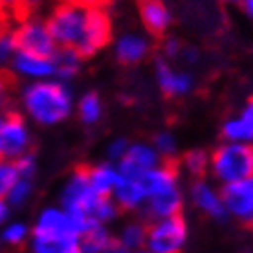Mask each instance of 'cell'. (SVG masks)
Here are the masks:
<instances>
[{
    "mask_svg": "<svg viewBox=\"0 0 253 253\" xmlns=\"http://www.w3.org/2000/svg\"><path fill=\"white\" fill-rule=\"evenodd\" d=\"M55 61V79L63 83H70L83 68V57L77 48H59L57 53L53 55Z\"/></svg>",
    "mask_w": 253,
    "mask_h": 253,
    "instance_id": "22",
    "label": "cell"
},
{
    "mask_svg": "<svg viewBox=\"0 0 253 253\" xmlns=\"http://www.w3.org/2000/svg\"><path fill=\"white\" fill-rule=\"evenodd\" d=\"M88 178L94 191L101 196H112L118 185L123 180L118 164L112 162H103V164H95L88 167Z\"/></svg>",
    "mask_w": 253,
    "mask_h": 253,
    "instance_id": "18",
    "label": "cell"
},
{
    "mask_svg": "<svg viewBox=\"0 0 253 253\" xmlns=\"http://www.w3.org/2000/svg\"><path fill=\"white\" fill-rule=\"evenodd\" d=\"M114 202L121 211H138L145 208L147 204V191L143 185V180H134V178H123L118 189L114 191Z\"/></svg>",
    "mask_w": 253,
    "mask_h": 253,
    "instance_id": "19",
    "label": "cell"
},
{
    "mask_svg": "<svg viewBox=\"0 0 253 253\" xmlns=\"http://www.w3.org/2000/svg\"><path fill=\"white\" fill-rule=\"evenodd\" d=\"M152 145L156 147V151L160 152V156L165 160L174 158L178 152V141H176V138H174V134L169 132V130H164V132L156 134Z\"/></svg>",
    "mask_w": 253,
    "mask_h": 253,
    "instance_id": "30",
    "label": "cell"
},
{
    "mask_svg": "<svg viewBox=\"0 0 253 253\" xmlns=\"http://www.w3.org/2000/svg\"><path fill=\"white\" fill-rule=\"evenodd\" d=\"M143 185H145V191H147V200H149L151 196L162 195V193L182 189V187H180L178 171L171 164H160L156 169H152V171L143 178Z\"/></svg>",
    "mask_w": 253,
    "mask_h": 253,
    "instance_id": "20",
    "label": "cell"
},
{
    "mask_svg": "<svg viewBox=\"0 0 253 253\" xmlns=\"http://www.w3.org/2000/svg\"><path fill=\"white\" fill-rule=\"evenodd\" d=\"M229 216L244 224H253V176L222 187Z\"/></svg>",
    "mask_w": 253,
    "mask_h": 253,
    "instance_id": "13",
    "label": "cell"
},
{
    "mask_svg": "<svg viewBox=\"0 0 253 253\" xmlns=\"http://www.w3.org/2000/svg\"><path fill=\"white\" fill-rule=\"evenodd\" d=\"M130 149V141L126 138H114L107 145V162L120 164L121 160L126 156V152Z\"/></svg>",
    "mask_w": 253,
    "mask_h": 253,
    "instance_id": "33",
    "label": "cell"
},
{
    "mask_svg": "<svg viewBox=\"0 0 253 253\" xmlns=\"http://www.w3.org/2000/svg\"><path fill=\"white\" fill-rule=\"evenodd\" d=\"M154 79L160 92L167 97H184L195 88V77L191 72L174 68L169 59H154Z\"/></svg>",
    "mask_w": 253,
    "mask_h": 253,
    "instance_id": "10",
    "label": "cell"
},
{
    "mask_svg": "<svg viewBox=\"0 0 253 253\" xmlns=\"http://www.w3.org/2000/svg\"><path fill=\"white\" fill-rule=\"evenodd\" d=\"M189 200L198 211L215 220H226L229 216L222 196V187H216L206 178L193 180V184L189 185Z\"/></svg>",
    "mask_w": 253,
    "mask_h": 253,
    "instance_id": "11",
    "label": "cell"
},
{
    "mask_svg": "<svg viewBox=\"0 0 253 253\" xmlns=\"http://www.w3.org/2000/svg\"><path fill=\"white\" fill-rule=\"evenodd\" d=\"M33 195V180H28V178H20L17 184L13 185L11 189L7 191L6 195L2 196L11 208H20L24 206Z\"/></svg>",
    "mask_w": 253,
    "mask_h": 253,
    "instance_id": "29",
    "label": "cell"
},
{
    "mask_svg": "<svg viewBox=\"0 0 253 253\" xmlns=\"http://www.w3.org/2000/svg\"><path fill=\"white\" fill-rule=\"evenodd\" d=\"M189 237L187 222L182 215L152 220L145 248L151 253H182Z\"/></svg>",
    "mask_w": 253,
    "mask_h": 253,
    "instance_id": "5",
    "label": "cell"
},
{
    "mask_svg": "<svg viewBox=\"0 0 253 253\" xmlns=\"http://www.w3.org/2000/svg\"><path fill=\"white\" fill-rule=\"evenodd\" d=\"M77 231L76 224L63 206H46L39 211L33 222L32 235H68Z\"/></svg>",
    "mask_w": 253,
    "mask_h": 253,
    "instance_id": "15",
    "label": "cell"
},
{
    "mask_svg": "<svg viewBox=\"0 0 253 253\" xmlns=\"http://www.w3.org/2000/svg\"><path fill=\"white\" fill-rule=\"evenodd\" d=\"M17 51H19L17 37H15L13 30H6L0 37V59H2V63H9Z\"/></svg>",
    "mask_w": 253,
    "mask_h": 253,
    "instance_id": "32",
    "label": "cell"
},
{
    "mask_svg": "<svg viewBox=\"0 0 253 253\" xmlns=\"http://www.w3.org/2000/svg\"><path fill=\"white\" fill-rule=\"evenodd\" d=\"M182 59H185V63L195 66L198 61H200V51L196 50L195 46H185L184 53H182Z\"/></svg>",
    "mask_w": 253,
    "mask_h": 253,
    "instance_id": "36",
    "label": "cell"
},
{
    "mask_svg": "<svg viewBox=\"0 0 253 253\" xmlns=\"http://www.w3.org/2000/svg\"><path fill=\"white\" fill-rule=\"evenodd\" d=\"M226 2H242V0H226Z\"/></svg>",
    "mask_w": 253,
    "mask_h": 253,
    "instance_id": "45",
    "label": "cell"
},
{
    "mask_svg": "<svg viewBox=\"0 0 253 253\" xmlns=\"http://www.w3.org/2000/svg\"><path fill=\"white\" fill-rule=\"evenodd\" d=\"M141 24L151 35H164L172 22V15L164 0H136Z\"/></svg>",
    "mask_w": 253,
    "mask_h": 253,
    "instance_id": "16",
    "label": "cell"
},
{
    "mask_svg": "<svg viewBox=\"0 0 253 253\" xmlns=\"http://www.w3.org/2000/svg\"><path fill=\"white\" fill-rule=\"evenodd\" d=\"M182 165L191 176L204 178V174L211 169V152L202 149H191L182 156Z\"/></svg>",
    "mask_w": 253,
    "mask_h": 253,
    "instance_id": "27",
    "label": "cell"
},
{
    "mask_svg": "<svg viewBox=\"0 0 253 253\" xmlns=\"http://www.w3.org/2000/svg\"><path fill=\"white\" fill-rule=\"evenodd\" d=\"M30 253H83L81 235H32Z\"/></svg>",
    "mask_w": 253,
    "mask_h": 253,
    "instance_id": "17",
    "label": "cell"
},
{
    "mask_svg": "<svg viewBox=\"0 0 253 253\" xmlns=\"http://www.w3.org/2000/svg\"><path fill=\"white\" fill-rule=\"evenodd\" d=\"M19 180H20V172L17 164L2 160V164H0V193H2V196L6 195L7 191L11 189Z\"/></svg>",
    "mask_w": 253,
    "mask_h": 253,
    "instance_id": "31",
    "label": "cell"
},
{
    "mask_svg": "<svg viewBox=\"0 0 253 253\" xmlns=\"http://www.w3.org/2000/svg\"><path fill=\"white\" fill-rule=\"evenodd\" d=\"M11 209H13L11 206H9V204H7L6 200L2 198V202H0V220L4 222V224H6L7 218L11 216Z\"/></svg>",
    "mask_w": 253,
    "mask_h": 253,
    "instance_id": "39",
    "label": "cell"
},
{
    "mask_svg": "<svg viewBox=\"0 0 253 253\" xmlns=\"http://www.w3.org/2000/svg\"><path fill=\"white\" fill-rule=\"evenodd\" d=\"M76 2L84 4V6H88V7H94V6H101L105 0H76Z\"/></svg>",
    "mask_w": 253,
    "mask_h": 253,
    "instance_id": "42",
    "label": "cell"
},
{
    "mask_svg": "<svg viewBox=\"0 0 253 253\" xmlns=\"http://www.w3.org/2000/svg\"><path fill=\"white\" fill-rule=\"evenodd\" d=\"M241 6H242V11H244V15H246L248 19L253 22V0H242Z\"/></svg>",
    "mask_w": 253,
    "mask_h": 253,
    "instance_id": "41",
    "label": "cell"
},
{
    "mask_svg": "<svg viewBox=\"0 0 253 253\" xmlns=\"http://www.w3.org/2000/svg\"><path fill=\"white\" fill-rule=\"evenodd\" d=\"M114 237L108 231L107 226L95 224L81 237V252L83 253H105L114 244Z\"/></svg>",
    "mask_w": 253,
    "mask_h": 253,
    "instance_id": "25",
    "label": "cell"
},
{
    "mask_svg": "<svg viewBox=\"0 0 253 253\" xmlns=\"http://www.w3.org/2000/svg\"><path fill=\"white\" fill-rule=\"evenodd\" d=\"M134 253H151L147 248H141V250H138V252H134Z\"/></svg>",
    "mask_w": 253,
    "mask_h": 253,
    "instance_id": "44",
    "label": "cell"
},
{
    "mask_svg": "<svg viewBox=\"0 0 253 253\" xmlns=\"http://www.w3.org/2000/svg\"><path fill=\"white\" fill-rule=\"evenodd\" d=\"M209 172L220 187L253 176V143L222 141L211 152Z\"/></svg>",
    "mask_w": 253,
    "mask_h": 253,
    "instance_id": "3",
    "label": "cell"
},
{
    "mask_svg": "<svg viewBox=\"0 0 253 253\" xmlns=\"http://www.w3.org/2000/svg\"><path fill=\"white\" fill-rule=\"evenodd\" d=\"M184 48L185 46L182 44V42H180V39H176V37H167L164 42H162V53H164L165 59L182 57Z\"/></svg>",
    "mask_w": 253,
    "mask_h": 253,
    "instance_id": "35",
    "label": "cell"
},
{
    "mask_svg": "<svg viewBox=\"0 0 253 253\" xmlns=\"http://www.w3.org/2000/svg\"><path fill=\"white\" fill-rule=\"evenodd\" d=\"M239 114L244 118V120L250 123V126L253 128V95L252 97H248V101L244 103V107L241 108V112Z\"/></svg>",
    "mask_w": 253,
    "mask_h": 253,
    "instance_id": "37",
    "label": "cell"
},
{
    "mask_svg": "<svg viewBox=\"0 0 253 253\" xmlns=\"http://www.w3.org/2000/svg\"><path fill=\"white\" fill-rule=\"evenodd\" d=\"M101 200L103 196L97 195L90 184L86 167H79L70 172L59 193V206L68 211L81 237L95 226L94 215Z\"/></svg>",
    "mask_w": 253,
    "mask_h": 253,
    "instance_id": "2",
    "label": "cell"
},
{
    "mask_svg": "<svg viewBox=\"0 0 253 253\" xmlns=\"http://www.w3.org/2000/svg\"><path fill=\"white\" fill-rule=\"evenodd\" d=\"M147 233H149V228L145 224H141V222H126L125 226L121 228L120 235H118V241L128 250L138 252L141 248H145Z\"/></svg>",
    "mask_w": 253,
    "mask_h": 253,
    "instance_id": "26",
    "label": "cell"
},
{
    "mask_svg": "<svg viewBox=\"0 0 253 253\" xmlns=\"http://www.w3.org/2000/svg\"><path fill=\"white\" fill-rule=\"evenodd\" d=\"M160 152L156 151V147L145 141H134L130 143V149L126 152V156L121 160L118 167H120L123 178H134V180H143V178L156 169L162 162Z\"/></svg>",
    "mask_w": 253,
    "mask_h": 253,
    "instance_id": "9",
    "label": "cell"
},
{
    "mask_svg": "<svg viewBox=\"0 0 253 253\" xmlns=\"http://www.w3.org/2000/svg\"><path fill=\"white\" fill-rule=\"evenodd\" d=\"M110 41H112V22H110L108 13L101 6L90 7L84 33L76 48L83 57L90 59L105 50L110 44Z\"/></svg>",
    "mask_w": 253,
    "mask_h": 253,
    "instance_id": "8",
    "label": "cell"
},
{
    "mask_svg": "<svg viewBox=\"0 0 253 253\" xmlns=\"http://www.w3.org/2000/svg\"><path fill=\"white\" fill-rule=\"evenodd\" d=\"M17 42H19V50L30 51V53H37V55H44V57H53L57 53L59 46L55 39L50 32L48 20H42L39 17H26L17 24L13 30Z\"/></svg>",
    "mask_w": 253,
    "mask_h": 253,
    "instance_id": "7",
    "label": "cell"
},
{
    "mask_svg": "<svg viewBox=\"0 0 253 253\" xmlns=\"http://www.w3.org/2000/svg\"><path fill=\"white\" fill-rule=\"evenodd\" d=\"M20 107L26 118L41 126L61 125L72 116L76 101L68 83L46 79L24 84L20 90Z\"/></svg>",
    "mask_w": 253,
    "mask_h": 253,
    "instance_id": "1",
    "label": "cell"
},
{
    "mask_svg": "<svg viewBox=\"0 0 253 253\" xmlns=\"http://www.w3.org/2000/svg\"><path fill=\"white\" fill-rule=\"evenodd\" d=\"M32 152V132L24 116L7 112L0 121V156L7 162H17Z\"/></svg>",
    "mask_w": 253,
    "mask_h": 253,
    "instance_id": "6",
    "label": "cell"
},
{
    "mask_svg": "<svg viewBox=\"0 0 253 253\" xmlns=\"http://www.w3.org/2000/svg\"><path fill=\"white\" fill-rule=\"evenodd\" d=\"M224 141L229 143H253V128L241 114L229 116L220 126Z\"/></svg>",
    "mask_w": 253,
    "mask_h": 253,
    "instance_id": "23",
    "label": "cell"
},
{
    "mask_svg": "<svg viewBox=\"0 0 253 253\" xmlns=\"http://www.w3.org/2000/svg\"><path fill=\"white\" fill-rule=\"evenodd\" d=\"M9 70L15 77L28 83L46 81L55 77V61L53 57H44V55L19 50L9 61Z\"/></svg>",
    "mask_w": 253,
    "mask_h": 253,
    "instance_id": "12",
    "label": "cell"
},
{
    "mask_svg": "<svg viewBox=\"0 0 253 253\" xmlns=\"http://www.w3.org/2000/svg\"><path fill=\"white\" fill-rule=\"evenodd\" d=\"M105 253H134V252H132V250H128V248H125L120 241H118V239H116L114 244L108 248Z\"/></svg>",
    "mask_w": 253,
    "mask_h": 253,
    "instance_id": "40",
    "label": "cell"
},
{
    "mask_svg": "<svg viewBox=\"0 0 253 253\" xmlns=\"http://www.w3.org/2000/svg\"><path fill=\"white\" fill-rule=\"evenodd\" d=\"M17 167H19L20 178H28V180H33L35 178V172H37V158L33 152H28L22 158H19L17 162Z\"/></svg>",
    "mask_w": 253,
    "mask_h": 253,
    "instance_id": "34",
    "label": "cell"
},
{
    "mask_svg": "<svg viewBox=\"0 0 253 253\" xmlns=\"http://www.w3.org/2000/svg\"><path fill=\"white\" fill-rule=\"evenodd\" d=\"M32 237V229L26 226L24 222H6L2 229V241L7 246H20Z\"/></svg>",
    "mask_w": 253,
    "mask_h": 253,
    "instance_id": "28",
    "label": "cell"
},
{
    "mask_svg": "<svg viewBox=\"0 0 253 253\" xmlns=\"http://www.w3.org/2000/svg\"><path fill=\"white\" fill-rule=\"evenodd\" d=\"M2 6L15 9V7H19V0H2Z\"/></svg>",
    "mask_w": 253,
    "mask_h": 253,
    "instance_id": "43",
    "label": "cell"
},
{
    "mask_svg": "<svg viewBox=\"0 0 253 253\" xmlns=\"http://www.w3.org/2000/svg\"><path fill=\"white\" fill-rule=\"evenodd\" d=\"M77 118L83 125H95L103 116V99L97 92H86L76 101Z\"/></svg>",
    "mask_w": 253,
    "mask_h": 253,
    "instance_id": "24",
    "label": "cell"
},
{
    "mask_svg": "<svg viewBox=\"0 0 253 253\" xmlns=\"http://www.w3.org/2000/svg\"><path fill=\"white\" fill-rule=\"evenodd\" d=\"M44 0H19V9H26V11H32L35 7H39Z\"/></svg>",
    "mask_w": 253,
    "mask_h": 253,
    "instance_id": "38",
    "label": "cell"
},
{
    "mask_svg": "<svg viewBox=\"0 0 253 253\" xmlns=\"http://www.w3.org/2000/svg\"><path fill=\"white\" fill-rule=\"evenodd\" d=\"M152 50L151 39L145 33L139 32H125L114 39V55L118 63L125 66L139 64L149 57Z\"/></svg>",
    "mask_w": 253,
    "mask_h": 253,
    "instance_id": "14",
    "label": "cell"
},
{
    "mask_svg": "<svg viewBox=\"0 0 253 253\" xmlns=\"http://www.w3.org/2000/svg\"><path fill=\"white\" fill-rule=\"evenodd\" d=\"M182 206H184V193L182 189H176L151 196L143 209H145L147 216H151L152 220H160V218L182 215Z\"/></svg>",
    "mask_w": 253,
    "mask_h": 253,
    "instance_id": "21",
    "label": "cell"
},
{
    "mask_svg": "<svg viewBox=\"0 0 253 253\" xmlns=\"http://www.w3.org/2000/svg\"><path fill=\"white\" fill-rule=\"evenodd\" d=\"M88 6L76 0H64L53 7L48 17V26L59 48H76L79 44L88 20Z\"/></svg>",
    "mask_w": 253,
    "mask_h": 253,
    "instance_id": "4",
    "label": "cell"
}]
</instances>
